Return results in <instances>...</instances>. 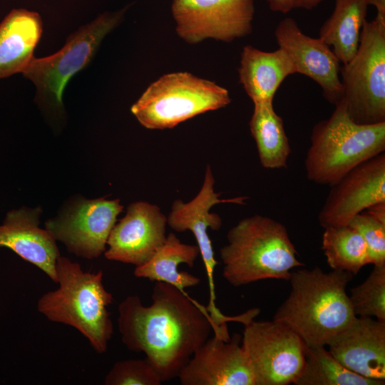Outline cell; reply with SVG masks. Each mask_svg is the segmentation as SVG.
<instances>
[{
	"mask_svg": "<svg viewBox=\"0 0 385 385\" xmlns=\"http://www.w3.org/2000/svg\"><path fill=\"white\" fill-rule=\"evenodd\" d=\"M274 36L279 48L292 61L296 73L307 76L320 86L329 103L334 106L339 103L343 98L340 61L330 46L320 38L304 34L290 17L279 21Z\"/></svg>",
	"mask_w": 385,
	"mask_h": 385,
	"instance_id": "16",
	"label": "cell"
},
{
	"mask_svg": "<svg viewBox=\"0 0 385 385\" xmlns=\"http://www.w3.org/2000/svg\"><path fill=\"white\" fill-rule=\"evenodd\" d=\"M325 346L307 347L305 362L295 385H384L344 366Z\"/></svg>",
	"mask_w": 385,
	"mask_h": 385,
	"instance_id": "25",
	"label": "cell"
},
{
	"mask_svg": "<svg viewBox=\"0 0 385 385\" xmlns=\"http://www.w3.org/2000/svg\"><path fill=\"white\" fill-rule=\"evenodd\" d=\"M241 345L255 385L294 384L305 362L307 346L290 327L279 322L244 323Z\"/></svg>",
	"mask_w": 385,
	"mask_h": 385,
	"instance_id": "9",
	"label": "cell"
},
{
	"mask_svg": "<svg viewBox=\"0 0 385 385\" xmlns=\"http://www.w3.org/2000/svg\"><path fill=\"white\" fill-rule=\"evenodd\" d=\"M368 6V0H335L332 15L319 29V38L332 47L343 64L357 51Z\"/></svg>",
	"mask_w": 385,
	"mask_h": 385,
	"instance_id": "22",
	"label": "cell"
},
{
	"mask_svg": "<svg viewBox=\"0 0 385 385\" xmlns=\"http://www.w3.org/2000/svg\"><path fill=\"white\" fill-rule=\"evenodd\" d=\"M151 300L145 306L128 296L118 306V326L123 343L144 353L163 382L178 376L215 325L206 307L170 284L156 282Z\"/></svg>",
	"mask_w": 385,
	"mask_h": 385,
	"instance_id": "1",
	"label": "cell"
},
{
	"mask_svg": "<svg viewBox=\"0 0 385 385\" xmlns=\"http://www.w3.org/2000/svg\"><path fill=\"white\" fill-rule=\"evenodd\" d=\"M353 274L320 267L291 272L287 299L273 320L296 332L307 347L325 346L356 317L346 288Z\"/></svg>",
	"mask_w": 385,
	"mask_h": 385,
	"instance_id": "2",
	"label": "cell"
},
{
	"mask_svg": "<svg viewBox=\"0 0 385 385\" xmlns=\"http://www.w3.org/2000/svg\"><path fill=\"white\" fill-rule=\"evenodd\" d=\"M327 346L350 371L385 381V321L355 317Z\"/></svg>",
	"mask_w": 385,
	"mask_h": 385,
	"instance_id": "17",
	"label": "cell"
},
{
	"mask_svg": "<svg viewBox=\"0 0 385 385\" xmlns=\"http://www.w3.org/2000/svg\"><path fill=\"white\" fill-rule=\"evenodd\" d=\"M348 225L364 240L371 264H385V223L363 211L354 217Z\"/></svg>",
	"mask_w": 385,
	"mask_h": 385,
	"instance_id": "28",
	"label": "cell"
},
{
	"mask_svg": "<svg viewBox=\"0 0 385 385\" xmlns=\"http://www.w3.org/2000/svg\"><path fill=\"white\" fill-rule=\"evenodd\" d=\"M59 287L38 300V311L48 320L71 326L104 354L113 334L108 307L113 302L103 283V273L84 272L79 264L59 256L56 264Z\"/></svg>",
	"mask_w": 385,
	"mask_h": 385,
	"instance_id": "4",
	"label": "cell"
},
{
	"mask_svg": "<svg viewBox=\"0 0 385 385\" xmlns=\"http://www.w3.org/2000/svg\"><path fill=\"white\" fill-rule=\"evenodd\" d=\"M322 249L333 270L356 275L364 266L371 264L364 240L349 225L324 228Z\"/></svg>",
	"mask_w": 385,
	"mask_h": 385,
	"instance_id": "24",
	"label": "cell"
},
{
	"mask_svg": "<svg viewBox=\"0 0 385 385\" xmlns=\"http://www.w3.org/2000/svg\"><path fill=\"white\" fill-rule=\"evenodd\" d=\"M171 11L177 34L190 44L229 43L252 31L254 0H173Z\"/></svg>",
	"mask_w": 385,
	"mask_h": 385,
	"instance_id": "10",
	"label": "cell"
},
{
	"mask_svg": "<svg viewBox=\"0 0 385 385\" xmlns=\"http://www.w3.org/2000/svg\"><path fill=\"white\" fill-rule=\"evenodd\" d=\"M294 73V66L282 48L267 52L250 45L243 47L239 81L253 103L273 102L283 81Z\"/></svg>",
	"mask_w": 385,
	"mask_h": 385,
	"instance_id": "19",
	"label": "cell"
},
{
	"mask_svg": "<svg viewBox=\"0 0 385 385\" xmlns=\"http://www.w3.org/2000/svg\"><path fill=\"white\" fill-rule=\"evenodd\" d=\"M125 10L99 15L68 37L58 52L31 59L22 73L35 84L38 100L52 110L61 111L68 82L88 64L104 37L121 22Z\"/></svg>",
	"mask_w": 385,
	"mask_h": 385,
	"instance_id": "8",
	"label": "cell"
},
{
	"mask_svg": "<svg viewBox=\"0 0 385 385\" xmlns=\"http://www.w3.org/2000/svg\"><path fill=\"white\" fill-rule=\"evenodd\" d=\"M270 9L274 12L287 14L295 9L296 0H266Z\"/></svg>",
	"mask_w": 385,
	"mask_h": 385,
	"instance_id": "29",
	"label": "cell"
},
{
	"mask_svg": "<svg viewBox=\"0 0 385 385\" xmlns=\"http://www.w3.org/2000/svg\"><path fill=\"white\" fill-rule=\"evenodd\" d=\"M162 382L148 358L117 361L104 379L106 385H160Z\"/></svg>",
	"mask_w": 385,
	"mask_h": 385,
	"instance_id": "27",
	"label": "cell"
},
{
	"mask_svg": "<svg viewBox=\"0 0 385 385\" xmlns=\"http://www.w3.org/2000/svg\"><path fill=\"white\" fill-rule=\"evenodd\" d=\"M340 73L351 118L364 125L385 122V27L365 20L357 51Z\"/></svg>",
	"mask_w": 385,
	"mask_h": 385,
	"instance_id": "7",
	"label": "cell"
},
{
	"mask_svg": "<svg viewBox=\"0 0 385 385\" xmlns=\"http://www.w3.org/2000/svg\"><path fill=\"white\" fill-rule=\"evenodd\" d=\"M215 178L210 165L206 167L202 187L196 196L188 202L180 199L175 200L167 216V224L177 232L190 231L197 242L200 255L207 273L209 286V302L206 307L210 314H216L219 309L216 306L214 271L217 264L207 229L219 230L222 225L220 216L210 212L215 205L230 203L246 205L248 197L238 196L232 198H220L222 193L214 190Z\"/></svg>",
	"mask_w": 385,
	"mask_h": 385,
	"instance_id": "11",
	"label": "cell"
},
{
	"mask_svg": "<svg viewBox=\"0 0 385 385\" xmlns=\"http://www.w3.org/2000/svg\"><path fill=\"white\" fill-rule=\"evenodd\" d=\"M220 249L225 280L240 287L267 279L288 280L293 268L304 264L286 227L267 216L254 215L239 221Z\"/></svg>",
	"mask_w": 385,
	"mask_h": 385,
	"instance_id": "3",
	"label": "cell"
},
{
	"mask_svg": "<svg viewBox=\"0 0 385 385\" xmlns=\"http://www.w3.org/2000/svg\"><path fill=\"white\" fill-rule=\"evenodd\" d=\"M231 102L227 89L189 72L167 73L153 82L131 106L143 127L173 128L187 120L224 108Z\"/></svg>",
	"mask_w": 385,
	"mask_h": 385,
	"instance_id": "6",
	"label": "cell"
},
{
	"mask_svg": "<svg viewBox=\"0 0 385 385\" xmlns=\"http://www.w3.org/2000/svg\"><path fill=\"white\" fill-rule=\"evenodd\" d=\"M330 187L318 215L324 229L347 225L356 215L385 201V153L358 165Z\"/></svg>",
	"mask_w": 385,
	"mask_h": 385,
	"instance_id": "13",
	"label": "cell"
},
{
	"mask_svg": "<svg viewBox=\"0 0 385 385\" xmlns=\"http://www.w3.org/2000/svg\"><path fill=\"white\" fill-rule=\"evenodd\" d=\"M41 213L39 207L9 211L0 225V247L10 249L57 283L56 264L60 254L53 236L38 227Z\"/></svg>",
	"mask_w": 385,
	"mask_h": 385,
	"instance_id": "18",
	"label": "cell"
},
{
	"mask_svg": "<svg viewBox=\"0 0 385 385\" xmlns=\"http://www.w3.org/2000/svg\"><path fill=\"white\" fill-rule=\"evenodd\" d=\"M199 255L197 245L183 243L175 234L170 232L148 262L135 267L134 275L168 283L185 292V288L197 286L200 278L186 271H178V267L186 264L189 267H193Z\"/></svg>",
	"mask_w": 385,
	"mask_h": 385,
	"instance_id": "21",
	"label": "cell"
},
{
	"mask_svg": "<svg viewBox=\"0 0 385 385\" xmlns=\"http://www.w3.org/2000/svg\"><path fill=\"white\" fill-rule=\"evenodd\" d=\"M42 34L36 12L11 10L0 23V79L23 73L31 59Z\"/></svg>",
	"mask_w": 385,
	"mask_h": 385,
	"instance_id": "20",
	"label": "cell"
},
{
	"mask_svg": "<svg viewBox=\"0 0 385 385\" xmlns=\"http://www.w3.org/2000/svg\"><path fill=\"white\" fill-rule=\"evenodd\" d=\"M242 337L214 334L192 354L178 374L182 385H255L241 345Z\"/></svg>",
	"mask_w": 385,
	"mask_h": 385,
	"instance_id": "15",
	"label": "cell"
},
{
	"mask_svg": "<svg viewBox=\"0 0 385 385\" xmlns=\"http://www.w3.org/2000/svg\"><path fill=\"white\" fill-rule=\"evenodd\" d=\"M369 5H372L376 10L374 20L381 26L385 27V0H368Z\"/></svg>",
	"mask_w": 385,
	"mask_h": 385,
	"instance_id": "30",
	"label": "cell"
},
{
	"mask_svg": "<svg viewBox=\"0 0 385 385\" xmlns=\"http://www.w3.org/2000/svg\"><path fill=\"white\" fill-rule=\"evenodd\" d=\"M167 225V216L157 205L145 201L130 204L109 235L106 258L135 267L143 265L164 243Z\"/></svg>",
	"mask_w": 385,
	"mask_h": 385,
	"instance_id": "14",
	"label": "cell"
},
{
	"mask_svg": "<svg viewBox=\"0 0 385 385\" xmlns=\"http://www.w3.org/2000/svg\"><path fill=\"white\" fill-rule=\"evenodd\" d=\"M364 211L379 221L385 223V201L377 202Z\"/></svg>",
	"mask_w": 385,
	"mask_h": 385,
	"instance_id": "31",
	"label": "cell"
},
{
	"mask_svg": "<svg viewBox=\"0 0 385 385\" xmlns=\"http://www.w3.org/2000/svg\"><path fill=\"white\" fill-rule=\"evenodd\" d=\"M323 0H296L295 9H312Z\"/></svg>",
	"mask_w": 385,
	"mask_h": 385,
	"instance_id": "32",
	"label": "cell"
},
{
	"mask_svg": "<svg viewBox=\"0 0 385 385\" xmlns=\"http://www.w3.org/2000/svg\"><path fill=\"white\" fill-rule=\"evenodd\" d=\"M305 158L306 175L319 185H332L351 169L385 150V122H354L342 101L329 118L317 123Z\"/></svg>",
	"mask_w": 385,
	"mask_h": 385,
	"instance_id": "5",
	"label": "cell"
},
{
	"mask_svg": "<svg viewBox=\"0 0 385 385\" xmlns=\"http://www.w3.org/2000/svg\"><path fill=\"white\" fill-rule=\"evenodd\" d=\"M262 166L267 169L286 168L291 153L283 120L273 108V102L254 103L250 120Z\"/></svg>",
	"mask_w": 385,
	"mask_h": 385,
	"instance_id": "23",
	"label": "cell"
},
{
	"mask_svg": "<svg viewBox=\"0 0 385 385\" xmlns=\"http://www.w3.org/2000/svg\"><path fill=\"white\" fill-rule=\"evenodd\" d=\"M123 206L119 199L81 200L58 217L46 222V229L74 255L98 257L106 250L109 235Z\"/></svg>",
	"mask_w": 385,
	"mask_h": 385,
	"instance_id": "12",
	"label": "cell"
},
{
	"mask_svg": "<svg viewBox=\"0 0 385 385\" xmlns=\"http://www.w3.org/2000/svg\"><path fill=\"white\" fill-rule=\"evenodd\" d=\"M349 297L356 317L385 321V264L374 265L367 278L351 289Z\"/></svg>",
	"mask_w": 385,
	"mask_h": 385,
	"instance_id": "26",
	"label": "cell"
}]
</instances>
